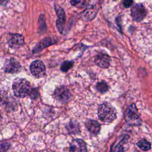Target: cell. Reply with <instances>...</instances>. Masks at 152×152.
Returning a JSON list of instances; mask_svg holds the SVG:
<instances>
[{
    "mask_svg": "<svg viewBox=\"0 0 152 152\" xmlns=\"http://www.w3.org/2000/svg\"><path fill=\"white\" fill-rule=\"evenodd\" d=\"M31 89L30 83L25 78H17L13 82L12 90L17 97L23 98L29 96Z\"/></svg>",
    "mask_w": 152,
    "mask_h": 152,
    "instance_id": "obj_1",
    "label": "cell"
},
{
    "mask_svg": "<svg viewBox=\"0 0 152 152\" xmlns=\"http://www.w3.org/2000/svg\"><path fill=\"white\" fill-rule=\"evenodd\" d=\"M97 115L99 119L104 122H111L116 118L115 109L107 102L103 103L99 106Z\"/></svg>",
    "mask_w": 152,
    "mask_h": 152,
    "instance_id": "obj_2",
    "label": "cell"
},
{
    "mask_svg": "<svg viewBox=\"0 0 152 152\" xmlns=\"http://www.w3.org/2000/svg\"><path fill=\"white\" fill-rule=\"evenodd\" d=\"M124 119L126 122L132 126H138L141 125L142 121L138 113V109L134 103L129 105L124 113Z\"/></svg>",
    "mask_w": 152,
    "mask_h": 152,
    "instance_id": "obj_3",
    "label": "cell"
},
{
    "mask_svg": "<svg viewBox=\"0 0 152 152\" xmlns=\"http://www.w3.org/2000/svg\"><path fill=\"white\" fill-rule=\"evenodd\" d=\"M53 96L58 102L61 103H66L70 100L71 94L69 90L66 87L60 86L55 89Z\"/></svg>",
    "mask_w": 152,
    "mask_h": 152,
    "instance_id": "obj_4",
    "label": "cell"
},
{
    "mask_svg": "<svg viewBox=\"0 0 152 152\" xmlns=\"http://www.w3.org/2000/svg\"><path fill=\"white\" fill-rule=\"evenodd\" d=\"M30 70L32 75L36 78L43 77L46 74L45 65L40 60L33 61L30 66Z\"/></svg>",
    "mask_w": 152,
    "mask_h": 152,
    "instance_id": "obj_5",
    "label": "cell"
},
{
    "mask_svg": "<svg viewBox=\"0 0 152 152\" xmlns=\"http://www.w3.org/2000/svg\"><path fill=\"white\" fill-rule=\"evenodd\" d=\"M131 15L133 20L135 21H140L145 17L146 11L142 5L136 4L131 8Z\"/></svg>",
    "mask_w": 152,
    "mask_h": 152,
    "instance_id": "obj_6",
    "label": "cell"
},
{
    "mask_svg": "<svg viewBox=\"0 0 152 152\" xmlns=\"http://www.w3.org/2000/svg\"><path fill=\"white\" fill-rule=\"evenodd\" d=\"M4 70L8 73H18L21 70V66L20 64L14 58H10L7 61L4 65Z\"/></svg>",
    "mask_w": 152,
    "mask_h": 152,
    "instance_id": "obj_7",
    "label": "cell"
},
{
    "mask_svg": "<svg viewBox=\"0 0 152 152\" xmlns=\"http://www.w3.org/2000/svg\"><path fill=\"white\" fill-rule=\"evenodd\" d=\"M87 144L86 142L80 138L72 140L70 144L69 152H87Z\"/></svg>",
    "mask_w": 152,
    "mask_h": 152,
    "instance_id": "obj_8",
    "label": "cell"
},
{
    "mask_svg": "<svg viewBox=\"0 0 152 152\" xmlns=\"http://www.w3.org/2000/svg\"><path fill=\"white\" fill-rule=\"evenodd\" d=\"M55 11L56 12V15L58 17V19L56 22V27L58 31L61 33H62L66 20L65 13L62 8L56 5H55Z\"/></svg>",
    "mask_w": 152,
    "mask_h": 152,
    "instance_id": "obj_9",
    "label": "cell"
},
{
    "mask_svg": "<svg viewBox=\"0 0 152 152\" xmlns=\"http://www.w3.org/2000/svg\"><path fill=\"white\" fill-rule=\"evenodd\" d=\"M94 62L98 66L103 68H107L110 65V58L107 55L99 53L95 56Z\"/></svg>",
    "mask_w": 152,
    "mask_h": 152,
    "instance_id": "obj_10",
    "label": "cell"
},
{
    "mask_svg": "<svg viewBox=\"0 0 152 152\" xmlns=\"http://www.w3.org/2000/svg\"><path fill=\"white\" fill-rule=\"evenodd\" d=\"M85 126L92 135H97L100 131V125L96 121L88 119L85 122Z\"/></svg>",
    "mask_w": 152,
    "mask_h": 152,
    "instance_id": "obj_11",
    "label": "cell"
},
{
    "mask_svg": "<svg viewBox=\"0 0 152 152\" xmlns=\"http://www.w3.org/2000/svg\"><path fill=\"white\" fill-rule=\"evenodd\" d=\"M98 10L94 6H91L87 8L81 14V17L85 21H90L93 20L96 15Z\"/></svg>",
    "mask_w": 152,
    "mask_h": 152,
    "instance_id": "obj_12",
    "label": "cell"
},
{
    "mask_svg": "<svg viewBox=\"0 0 152 152\" xmlns=\"http://www.w3.org/2000/svg\"><path fill=\"white\" fill-rule=\"evenodd\" d=\"M9 43L12 48H18L24 43V39L21 34H12L11 35Z\"/></svg>",
    "mask_w": 152,
    "mask_h": 152,
    "instance_id": "obj_13",
    "label": "cell"
},
{
    "mask_svg": "<svg viewBox=\"0 0 152 152\" xmlns=\"http://www.w3.org/2000/svg\"><path fill=\"white\" fill-rule=\"evenodd\" d=\"M52 43H53V40H52L50 39L46 38V39L42 40L40 42H39V44H37V45L34 49L33 52H34V53L37 52L41 50L42 49L45 48L46 46L50 45Z\"/></svg>",
    "mask_w": 152,
    "mask_h": 152,
    "instance_id": "obj_14",
    "label": "cell"
},
{
    "mask_svg": "<svg viewBox=\"0 0 152 152\" xmlns=\"http://www.w3.org/2000/svg\"><path fill=\"white\" fill-rule=\"evenodd\" d=\"M67 129L69 134H77L80 132V126L76 121H70L66 125Z\"/></svg>",
    "mask_w": 152,
    "mask_h": 152,
    "instance_id": "obj_15",
    "label": "cell"
},
{
    "mask_svg": "<svg viewBox=\"0 0 152 152\" xmlns=\"http://www.w3.org/2000/svg\"><path fill=\"white\" fill-rule=\"evenodd\" d=\"M137 146L143 151H148L151 149V143L146 140H141L137 143Z\"/></svg>",
    "mask_w": 152,
    "mask_h": 152,
    "instance_id": "obj_16",
    "label": "cell"
},
{
    "mask_svg": "<svg viewBox=\"0 0 152 152\" xmlns=\"http://www.w3.org/2000/svg\"><path fill=\"white\" fill-rule=\"evenodd\" d=\"M96 87L97 90L102 93L106 92L109 89V86H108L107 84L104 81H102V82L98 83L97 84Z\"/></svg>",
    "mask_w": 152,
    "mask_h": 152,
    "instance_id": "obj_17",
    "label": "cell"
},
{
    "mask_svg": "<svg viewBox=\"0 0 152 152\" xmlns=\"http://www.w3.org/2000/svg\"><path fill=\"white\" fill-rule=\"evenodd\" d=\"M73 65V62L72 61H64L61 66V69L63 72H66L68 71Z\"/></svg>",
    "mask_w": 152,
    "mask_h": 152,
    "instance_id": "obj_18",
    "label": "cell"
},
{
    "mask_svg": "<svg viewBox=\"0 0 152 152\" xmlns=\"http://www.w3.org/2000/svg\"><path fill=\"white\" fill-rule=\"evenodd\" d=\"M71 4L74 7H83L84 6V0H71Z\"/></svg>",
    "mask_w": 152,
    "mask_h": 152,
    "instance_id": "obj_19",
    "label": "cell"
},
{
    "mask_svg": "<svg viewBox=\"0 0 152 152\" xmlns=\"http://www.w3.org/2000/svg\"><path fill=\"white\" fill-rule=\"evenodd\" d=\"M11 145L8 142H3L0 144V152H5L9 149Z\"/></svg>",
    "mask_w": 152,
    "mask_h": 152,
    "instance_id": "obj_20",
    "label": "cell"
},
{
    "mask_svg": "<svg viewBox=\"0 0 152 152\" xmlns=\"http://www.w3.org/2000/svg\"><path fill=\"white\" fill-rule=\"evenodd\" d=\"M132 3H133L132 0H124L123 1V5L126 8L131 7L132 5Z\"/></svg>",
    "mask_w": 152,
    "mask_h": 152,
    "instance_id": "obj_21",
    "label": "cell"
},
{
    "mask_svg": "<svg viewBox=\"0 0 152 152\" xmlns=\"http://www.w3.org/2000/svg\"><path fill=\"white\" fill-rule=\"evenodd\" d=\"M9 2V0H0V5H6Z\"/></svg>",
    "mask_w": 152,
    "mask_h": 152,
    "instance_id": "obj_22",
    "label": "cell"
},
{
    "mask_svg": "<svg viewBox=\"0 0 152 152\" xmlns=\"http://www.w3.org/2000/svg\"><path fill=\"white\" fill-rule=\"evenodd\" d=\"M2 119V116H1V113H0V121Z\"/></svg>",
    "mask_w": 152,
    "mask_h": 152,
    "instance_id": "obj_23",
    "label": "cell"
},
{
    "mask_svg": "<svg viewBox=\"0 0 152 152\" xmlns=\"http://www.w3.org/2000/svg\"><path fill=\"white\" fill-rule=\"evenodd\" d=\"M113 1H116V0H113Z\"/></svg>",
    "mask_w": 152,
    "mask_h": 152,
    "instance_id": "obj_24",
    "label": "cell"
}]
</instances>
